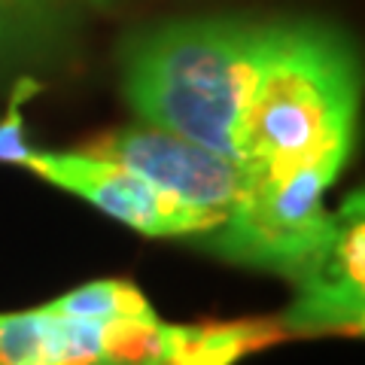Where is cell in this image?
<instances>
[{
	"instance_id": "obj_8",
	"label": "cell",
	"mask_w": 365,
	"mask_h": 365,
	"mask_svg": "<svg viewBox=\"0 0 365 365\" xmlns=\"http://www.w3.org/2000/svg\"><path fill=\"white\" fill-rule=\"evenodd\" d=\"M283 335V326L271 319L170 326L168 365H235L247 353L277 344Z\"/></svg>"
},
{
	"instance_id": "obj_1",
	"label": "cell",
	"mask_w": 365,
	"mask_h": 365,
	"mask_svg": "<svg viewBox=\"0 0 365 365\" xmlns=\"http://www.w3.org/2000/svg\"><path fill=\"white\" fill-rule=\"evenodd\" d=\"M356 67L350 46L317 21L265 25L237 158L250 174L302 165L344 168L353 146Z\"/></svg>"
},
{
	"instance_id": "obj_6",
	"label": "cell",
	"mask_w": 365,
	"mask_h": 365,
	"mask_svg": "<svg viewBox=\"0 0 365 365\" xmlns=\"http://www.w3.org/2000/svg\"><path fill=\"white\" fill-rule=\"evenodd\" d=\"M335 235L307 265L295 274V302L287 307L280 326L295 335L362 332L365 289H362V195L356 192L335 213Z\"/></svg>"
},
{
	"instance_id": "obj_12",
	"label": "cell",
	"mask_w": 365,
	"mask_h": 365,
	"mask_svg": "<svg viewBox=\"0 0 365 365\" xmlns=\"http://www.w3.org/2000/svg\"><path fill=\"white\" fill-rule=\"evenodd\" d=\"M91 4H107V0H91Z\"/></svg>"
},
{
	"instance_id": "obj_7",
	"label": "cell",
	"mask_w": 365,
	"mask_h": 365,
	"mask_svg": "<svg viewBox=\"0 0 365 365\" xmlns=\"http://www.w3.org/2000/svg\"><path fill=\"white\" fill-rule=\"evenodd\" d=\"M61 0H0V79L31 76L64 46Z\"/></svg>"
},
{
	"instance_id": "obj_3",
	"label": "cell",
	"mask_w": 365,
	"mask_h": 365,
	"mask_svg": "<svg viewBox=\"0 0 365 365\" xmlns=\"http://www.w3.org/2000/svg\"><path fill=\"white\" fill-rule=\"evenodd\" d=\"M335 165H302L280 174H250L247 189L213 232L201 235L210 253L237 265L295 277L335 235V213L323 192L338 177Z\"/></svg>"
},
{
	"instance_id": "obj_5",
	"label": "cell",
	"mask_w": 365,
	"mask_h": 365,
	"mask_svg": "<svg viewBox=\"0 0 365 365\" xmlns=\"http://www.w3.org/2000/svg\"><path fill=\"white\" fill-rule=\"evenodd\" d=\"M83 153L116 162L168 195L222 216L247 189V168L241 158L222 155L153 125L107 131L88 140Z\"/></svg>"
},
{
	"instance_id": "obj_4",
	"label": "cell",
	"mask_w": 365,
	"mask_h": 365,
	"mask_svg": "<svg viewBox=\"0 0 365 365\" xmlns=\"http://www.w3.org/2000/svg\"><path fill=\"white\" fill-rule=\"evenodd\" d=\"M21 165L150 237H201L225 220L222 213L192 207L134 170L88 153L31 150Z\"/></svg>"
},
{
	"instance_id": "obj_2",
	"label": "cell",
	"mask_w": 365,
	"mask_h": 365,
	"mask_svg": "<svg viewBox=\"0 0 365 365\" xmlns=\"http://www.w3.org/2000/svg\"><path fill=\"white\" fill-rule=\"evenodd\" d=\"M265 25L235 16L180 19L125 46L122 83L153 128L237 158V128L253 91Z\"/></svg>"
},
{
	"instance_id": "obj_9",
	"label": "cell",
	"mask_w": 365,
	"mask_h": 365,
	"mask_svg": "<svg viewBox=\"0 0 365 365\" xmlns=\"http://www.w3.org/2000/svg\"><path fill=\"white\" fill-rule=\"evenodd\" d=\"M46 311L55 317H71V319H91V323H153L155 311L143 292L128 280H91L83 283L71 292L58 295L55 302L46 304Z\"/></svg>"
},
{
	"instance_id": "obj_11",
	"label": "cell",
	"mask_w": 365,
	"mask_h": 365,
	"mask_svg": "<svg viewBox=\"0 0 365 365\" xmlns=\"http://www.w3.org/2000/svg\"><path fill=\"white\" fill-rule=\"evenodd\" d=\"M40 91V83L37 76H19L13 79V101L0 119V162L4 165H21L28 158V153L34 146H28L25 140V122H21V104L37 95Z\"/></svg>"
},
{
	"instance_id": "obj_10",
	"label": "cell",
	"mask_w": 365,
	"mask_h": 365,
	"mask_svg": "<svg viewBox=\"0 0 365 365\" xmlns=\"http://www.w3.org/2000/svg\"><path fill=\"white\" fill-rule=\"evenodd\" d=\"M52 314L46 307L0 314V365H43Z\"/></svg>"
}]
</instances>
